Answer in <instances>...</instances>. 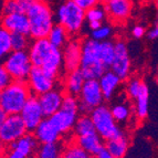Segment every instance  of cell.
Instances as JSON below:
<instances>
[{
  "mask_svg": "<svg viewBox=\"0 0 158 158\" xmlns=\"http://www.w3.org/2000/svg\"><path fill=\"white\" fill-rule=\"evenodd\" d=\"M132 34H133V37L136 38V39H140V38L145 34V29H144V27L135 26L132 30Z\"/></svg>",
  "mask_w": 158,
  "mask_h": 158,
  "instance_id": "obj_37",
  "label": "cell"
},
{
  "mask_svg": "<svg viewBox=\"0 0 158 158\" xmlns=\"http://www.w3.org/2000/svg\"><path fill=\"white\" fill-rule=\"evenodd\" d=\"M12 52V43H11V32L1 28L0 30V56L6 58L9 53Z\"/></svg>",
  "mask_w": 158,
  "mask_h": 158,
  "instance_id": "obj_30",
  "label": "cell"
},
{
  "mask_svg": "<svg viewBox=\"0 0 158 158\" xmlns=\"http://www.w3.org/2000/svg\"><path fill=\"white\" fill-rule=\"evenodd\" d=\"M62 152L63 148L59 143L43 144L38 148L35 158H62Z\"/></svg>",
  "mask_w": 158,
  "mask_h": 158,
  "instance_id": "obj_27",
  "label": "cell"
},
{
  "mask_svg": "<svg viewBox=\"0 0 158 158\" xmlns=\"http://www.w3.org/2000/svg\"><path fill=\"white\" fill-rule=\"evenodd\" d=\"M103 140L104 139L98 134V132L75 137V143L77 145L94 157L98 156V154L105 147V144L103 143Z\"/></svg>",
  "mask_w": 158,
  "mask_h": 158,
  "instance_id": "obj_19",
  "label": "cell"
},
{
  "mask_svg": "<svg viewBox=\"0 0 158 158\" xmlns=\"http://www.w3.org/2000/svg\"><path fill=\"white\" fill-rule=\"evenodd\" d=\"M30 22V38L44 39L48 38L54 27V16L47 1L37 0L27 12Z\"/></svg>",
  "mask_w": 158,
  "mask_h": 158,
  "instance_id": "obj_1",
  "label": "cell"
},
{
  "mask_svg": "<svg viewBox=\"0 0 158 158\" xmlns=\"http://www.w3.org/2000/svg\"><path fill=\"white\" fill-rule=\"evenodd\" d=\"M111 111L117 123H124L131 116V108L124 103H117V104L112 105Z\"/></svg>",
  "mask_w": 158,
  "mask_h": 158,
  "instance_id": "obj_29",
  "label": "cell"
},
{
  "mask_svg": "<svg viewBox=\"0 0 158 158\" xmlns=\"http://www.w3.org/2000/svg\"><path fill=\"white\" fill-rule=\"evenodd\" d=\"M104 9L110 18L116 22L125 21L132 11L131 0H106L104 1Z\"/></svg>",
  "mask_w": 158,
  "mask_h": 158,
  "instance_id": "obj_16",
  "label": "cell"
},
{
  "mask_svg": "<svg viewBox=\"0 0 158 158\" xmlns=\"http://www.w3.org/2000/svg\"><path fill=\"white\" fill-rule=\"evenodd\" d=\"M114 56H115V42L108 40L100 42V59L107 69L111 68Z\"/></svg>",
  "mask_w": 158,
  "mask_h": 158,
  "instance_id": "obj_26",
  "label": "cell"
},
{
  "mask_svg": "<svg viewBox=\"0 0 158 158\" xmlns=\"http://www.w3.org/2000/svg\"><path fill=\"white\" fill-rule=\"evenodd\" d=\"M148 102H149V90L146 83H144L139 95L135 100V114L139 119H144L147 117Z\"/></svg>",
  "mask_w": 158,
  "mask_h": 158,
  "instance_id": "obj_24",
  "label": "cell"
},
{
  "mask_svg": "<svg viewBox=\"0 0 158 158\" xmlns=\"http://www.w3.org/2000/svg\"><path fill=\"white\" fill-rule=\"evenodd\" d=\"M77 5L81 7L83 10L87 11L89 9H92L96 6L100 5V2L102 0H74Z\"/></svg>",
  "mask_w": 158,
  "mask_h": 158,
  "instance_id": "obj_36",
  "label": "cell"
},
{
  "mask_svg": "<svg viewBox=\"0 0 158 158\" xmlns=\"http://www.w3.org/2000/svg\"><path fill=\"white\" fill-rule=\"evenodd\" d=\"M31 95L27 81L13 80L11 84L0 91V108L8 115L20 114Z\"/></svg>",
  "mask_w": 158,
  "mask_h": 158,
  "instance_id": "obj_2",
  "label": "cell"
},
{
  "mask_svg": "<svg viewBox=\"0 0 158 158\" xmlns=\"http://www.w3.org/2000/svg\"><path fill=\"white\" fill-rule=\"evenodd\" d=\"M156 7H157V9H158V0H156Z\"/></svg>",
  "mask_w": 158,
  "mask_h": 158,
  "instance_id": "obj_42",
  "label": "cell"
},
{
  "mask_svg": "<svg viewBox=\"0 0 158 158\" xmlns=\"http://www.w3.org/2000/svg\"><path fill=\"white\" fill-rule=\"evenodd\" d=\"M62 53H63V70L66 73L80 69L82 62V42L80 40H70L62 49Z\"/></svg>",
  "mask_w": 158,
  "mask_h": 158,
  "instance_id": "obj_12",
  "label": "cell"
},
{
  "mask_svg": "<svg viewBox=\"0 0 158 158\" xmlns=\"http://www.w3.org/2000/svg\"><path fill=\"white\" fill-rule=\"evenodd\" d=\"M98 82H100V85H101V89H102L103 95H104V98H105V100H111V98H113L116 89L121 84L122 79L119 77H117L113 71L107 70V71L102 75V77L98 80Z\"/></svg>",
  "mask_w": 158,
  "mask_h": 158,
  "instance_id": "obj_21",
  "label": "cell"
},
{
  "mask_svg": "<svg viewBox=\"0 0 158 158\" xmlns=\"http://www.w3.org/2000/svg\"><path fill=\"white\" fill-rule=\"evenodd\" d=\"M62 158H96V157L90 155L83 148L80 147L77 143H75V140H73V142L70 143L69 145H66L63 148Z\"/></svg>",
  "mask_w": 158,
  "mask_h": 158,
  "instance_id": "obj_28",
  "label": "cell"
},
{
  "mask_svg": "<svg viewBox=\"0 0 158 158\" xmlns=\"http://www.w3.org/2000/svg\"><path fill=\"white\" fill-rule=\"evenodd\" d=\"M86 79L84 77L82 71L80 69L75 71L66 73L65 79L63 82V90L66 94H71L74 96H79L82 89L84 86Z\"/></svg>",
  "mask_w": 158,
  "mask_h": 158,
  "instance_id": "obj_20",
  "label": "cell"
},
{
  "mask_svg": "<svg viewBox=\"0 0 158 158\" xmlns=\"http://www.w3.org/2000/svg\"><path fill=\"white\" fill-rule=\"evenodd\" d=\"M79 114L80 113L77 112L66 111V110L61 108L60 111L48 118L51 124L61 133V135H64L68 134L71 129L74 128L77 118H79Z\"/></svg>",
  "mask_w": 158,
  "mask_h": 158,
  "instance_id": "obj_17",
  "label": "cell"
},
{
  "mask_svg": "<svg viewBox=\"0 0 158 158\" xmlns=\"http://www.w3.org/2000/svg\"><path fill=\"white\" fill-rule=\"evenodd\" d=\"M73 1H74V0H73Z\"/></svg>",
  "mask_w": 158,
  "mask_h": 158,
  "instance_id": "obj_46",
  "label": "cell"
},
{
  "mask_svg": "<svg viewBox=\"0 0 158 158\" xmlns=\"http://www.w3.org/2000/svg\"><path fill=\"white\" fill-rule=\"evenodd\" d=\"M105 16H106L105 9H104V7H101L100 5L92 9H89L86 11V20L89 22H92V21L103 22V20L105 19Z\"/></svg>",
  "mask_w": 158,
  "mask_h": 158,
  "instance_id": "obj_33",
  "label": "cell"
},
{
  "mask_svg": "<svg viewBox=\"0 0 158 158\" xmlns=\"http://www.w3.org/2000/svg\"><path fill=\"white\" fill-rule=\"evenodd\" d=\"M90 116L92 117L98 134L105 142L124 135V132L117 125V122L114 118L111 108L105 104H102L98 107L94 108L91 112Z\"/></svg>",
  "mask_w": 158,
  "mask_h": 158,
  "instance_id": "obj_5",
  "label": "cell"
},
{
  "mask_svg": "<svg viewBox=\"0 0 158 158\" xmlns=\"http://www.w3.org/2000/svg\"><path fill=\"white\" fill-rule=\"evenodd\" d=\"M27 133L29 132L20 114L8 115L2 123H0V140L2 146L16 142Z\"/></svg>",
  "mask_w": 158,
  "mask_h": 158,
  "instance_id": "obj_8",
  "label": "cell"
},
{
  "mask_svg": "<svg viewBox=\"0 0 158 158\" xmlns=\"http://www.w3.org/2000/svg\"><path fill=\"white\" fill-rule=\"evenodd\" d=\"M7 116H8V114L6 113L3 110H1V108H0V123H2V122L7 118Z\"/></svg>",
  "mask_w": 158,
  "mask_h": 158,
  "instance_id": "obj_41",
  "label": "cell"
},
{
  "mask_svg": "<svg viewBox=\"0 0 158 158\" xmlns=\"http://www.w3.org/2000/svg\"><path fill=\"white\" fill-rule=\"evenodd\" d=\"M128 138L126 135L119 136L114 139H110L105 142V148L114 156L115 158H124L128 150Z\"/></svg>",
  "mask_w": 158,
  "mask_h": 158,
  "instance_id": "obj_22",
  "label": "cell"
},
{
  "mask_svg": "<svg viewBox=\"0 0 158 158\" xmlns=\"http://www.w3.org/2000/svg\"><path fill=\"white\" fill-rule=\"evenodd\" d=\"M102 22L101 21H92V22H89V27H90V29L92 30V31H94V30L98 29L100 27H102Z\"/></svg>",
  "mask_w": 158,
  "mask_h": 158,
  "instance_id": "obj_40",
  "label": "cell"
},
{
  "mask_svg": "<svg viewBox=\"0 0 158 158\" xmlns=\"http://www.w3.org/2000/svg\"><path fill=\"white\" fill-rule=\"evenodd\" d=\"M13 81V79L11 77V75L8 73V71L6 70L3 66L0 68V89L2 90L5 87H7L9 84H11V82Z\"/></svg>",
  "mask_w": 158,
  "mask_h": 158,
  "instance_id": "obj_35",
  "label": "cell"
},
{
  "mask_svg": "<svg viewBox=\"0 0 158 158\" xmlns=\"http://www.w3.org/2000/svg\"><path fill=\"white\" fill-rule=\"evenodd\" d=\"M143 84H144V82L140 79H138V77H132V79H129L126 84V87H125L127 96H128L129 98L136 100V98L139 95L140 91H142Z\"/></svg>",
  "mask_w": 158,
  "mask_h": 158,
  "instance_id": "obj_32",
  "label": "cell"
},
{
  "mask_svg": "<svg viewBox=\"0 0 158 158\" xmlns=\"http://www.w3.org/2000/svg\"><path fill=\"white\" fill-rule=\"evenodd\" d=\"M20 115H21L24 124H26L28 132L33 133L35 131V128L40 125V123L45 118V115L43 113L39 98L37 95L32 94L30 96V98L24 105Z\"/></svg>",
  "mask_w": 158,
  "mask_h": 158,
  "instance_id": "obj_10",
  "label": "cell"
},
{
  "mask_svg": "<svg viewBox=\"0 0 158 158\" xmlns=\"http://www.w3.org/2000/svg\"><path fill=\"white\" fill-rule=\"evenodd\" d=\"M70 33L65 30L63 26L60 23L54 24L51 32L48 35V39L51 42V44L54 45L58 49H63L66 45V43L70 41Z\"/></svg>",
  "mask_w": 158,
  "mask_h": 158,
  "instance_id": "obj_23",
  "label": "cell"
},
{
  "mask_svg": "<svg viewBox=\"0 0 158 158\" xmlns=\"http://www.w3.org/2000/svg\"><path fill=\"white\" fill-rule=\"evenodd\" d=\"M110 70L121 77L122 81L128 79L131 74V59L128 49L126 43L122 40L115 42V56Z\"/></svg>",
  "mask_w": 158,
  "mask_h": 158,
  "instance_id": "obj_11",
  "label": "cell"
},
{
  "mask_svg": "<svg viewBox=\"0 0 158 158\" xmlns=\"http://www.w3.org/2000/svg\"><path fill=\"white\" fill-rule=\"evenodd\" d=\"M148 38H149V39H152V40L158 39V24L154 27L153 29L148 32Z\"/></svg>",
  "mask_w": 158,
  "mask_h": 158,
  "instance_id": "obj_39",
  "label": "cell"
},
{
  "mask_svg": "<svg viewBox=\"0 0 158 158\" xmlns=\"http://www.w3.org/2000/svg\"><path fill=\"white\" fill-rule=\"evenodd\" d=\"M74 135L77 136H83V135L91 134L96 132L94 126V123L92 121V117L90 115L81 114L77 121V124L74 126Z\"/></svg>",
  "mask_w": 158,
  "mask_h": 158,
  "instance_id": "obj_25",
  "label": "cell"
},
{
  "mask_svg": "<svg viewBox=\"0 0 158 158\" xmlns=\"http://www.w3.org/2000/svg\"><path fill=\"white\" fill-rule=\"evenodd\" d=\"M1 28H5L11 33H22L30 35V22L27 13H9L3 15Z\"/></svg>",
  "mask_w": 158,
  "mask_h": 158,
  "instance_id": "obj_15",
  "label": "cell"
},
{
  "mask_svg": "<svg viewBox=\"0 0 158 158\" xmlns=\"http://www.w3.org/2000/svg\"><path fill=\"white\" fill-rule=\"evenodd\" d=\"M58 80L49 75L42 68L33 66L29 74V77L27 80V83L29 85L32 94L40 96L49 91L56 87Z\"/></svg>",
  "mask_w": 158,
  "mask_h": 158,
  "instance_id": "obj_9",
  "label": "cell"
},
{
  "mask_svg": "<svg viewBox=\"0 0 158 158\" xmlns=\"http://www.w3.org/2000/svg\"><path fill=\"white\" fill-rule=\"evenodd\" d=\"M30 35L22 33H11V43H12V51H27L29 49Z\"/></svg>",
  "mask_w": 158,
  "mask_h": 158,
  "instance_id": "obj_31",
  "label": "cell"
},
{
  "mask_svg": "<svg viewBox=\"0 0 158 158\" xmlns=\"http://www.w3.org/2000/svg\"><path fill=\"white\" fill-rule=\"evenodd\" d=\"M80 103V113L90 115L94 108L103 104L104 95L98 80H86L81 93L77 96Z\"/></svg>",
  "mask_w": 158,
  "mask_h": 158,
  "instance_id": "obj_7",
  "label": "cell"
},
{
  "mask_svg": "<svg viewBox=\"0 0 158 158\" xmlns=\"http://www.w3.org/2000/svg\"><path fill=\"white\" fill-rule=\"evenodd\" d=\"M43 1H47V2H48V1H50V0H43Z\"/></svg>",
  "mask_w": 158,
  "mask_h": 158,
  "instance_id": "obj_43",
  "label": "cell"
},
{
  "mask_svg": "<svg viewBox=\"0 0 158 158\" xmlns=\"http://www.w3.org/2000/svg\"><path fill=\"white\" fill-rule=\"evenodd\" d=\"M54 48L56 47L51 44L48 38L32 40L31 44L28 49V52H29L33 66L42 68V65L45 63V61L49 59L52 51L54 50Z\"/></svg>",
  "mask_w": 158,
  "mask_h": 158,
  "instance_id": "obj_13",
  "label": "cell"
},
{
  "mask_svg": "<svg viewBox=\"0 0 158 158\" xmlns=\"http://www.w3.org/2000/svg\"><path fill=\"white\" fill-rule=\"evenodd\" d=\"M111 34H112V28L110 26L104 24V26L100 27L98 29L92 31L91 37H92V39L96 40L98 42H102V41H106L108 38L111 37Z\"/></svg>",
  "mask_w": 158,
  "mask_h": 158,
  "instance_id": "obj_34",
  "label": "cell"
},
{
  "mask_svg": "<svg viewBox=\"0 0 158 158\" xmlns=\"http://www.w3.org/2000/svg\"><path fill=\"white\" fill-rule=\"evenodd\" d=\"M58 23L63 26L70 35H75L81 31L86 20V11L73 0H65L56 10Z\"/></svg>",
  "mask_w": 158,
  "mask_h": 158,
  "instance_id": "obj_4",
  "label": "cell"
},
{
  "mask_svg": "<svg viewBox=\"0 0 158 158\" xmlns=\"http://www.w3.org/2000/svg\"><path fill=\"white\" fill-rule=\"evenodd\" d=\"M102 1H106V0H102Z\"/></svg>",
  "mask_w": 158,
  "mask_h": 158,
  "instance_id": "obj_44",
  "label": "cell"
},
{
  "mask_svg": "<svg viewBox=\"0 0 158 158\" xmlns=\"http://www.w3.org/2000/svg\"><path fill=\"white\" fill-rule=\"evenodd\" d=\"M2 66L15 81H27L33 64L28 51H12L5 58Z\"/></svg>",
  "mask_w": 158,
  "mask_h": 158,
  "instance_id": "obj_6",
  "label": "cell"
},
{
  "mask_svg": "<svg viewBox=\"0 0 158 158\" xmlns=\"http://www.w3.org/2000/svg\"><path fill=\"white\" fill-rule=\"evenodd\" d=\"M80 70L86 80H100L108 70L100 59V42L92 38L82 42V62Z\"/></svg>",
  "mask_w": 158,
  "mask_h": 158,
  "instance_id": "obj_3",
  "label": "cell"
},
{
  "mask_svg": "<svg viewBox=\"0 0 158 158\" xmlns=\"http://www.w3.org/2000/svg\"><path fill=\"white\" fill-rule=\"evenodd\" d=\"M33 135L35 136L40 145L59 143V139L61 138V133L51 124L48 117H45L40 123V125L33 132Z\"/></svg>",
  "mask_w": 158,
  "mask_h": 158,
  "instance_id": "obj_18",
  "label": "cell"
},
{
  "mask_svg": "<svg viewBox=\"0 0 158 158\" xmlns=\"http://www.w3.org/2000/svg\"><path fill=\"white\" fill-rule=\"evenodd\" d=\"M95 157H96V158H115L111 153H110V152H108L107 149H106L105 147L103 148L100 153L98 154V156H95Z\"/></svg>",
  "mask_w": 158,
  "mask_h": 158,
  "instance_id": "obj_38",
  "label": "cell"
},
{
  "mask_svg": "<svg viewBox=\"0 0 158 158\" xmlns=\"http://www.w3.org/2000/svg\"><path fill=\"white\" fill-rule=\"evenodd\" d=\"M30 158H32V157H30Z\"/></svg>",
  "mask_w": 158,
  "mask_h": 158,
  "instance_id": "obj_45",
  "label": "cell"
},
{
  "mask_svg": "<svg viewBox=\"0 0 158 158\" xmlns=\"http://www.w3.org/2000/svg\"><path fill=\"white\" fill-rule=\"evenodd\" d=\"M64 95H65L64 90H61V89L59 90L56 87V89L38 96L45 117H50L62 108Z\"/></svg>",
  "mask_w": 158,
  "mask_h": 158,
  "instance_id": "obj_14",
  "label": "cell"
}]
</instances>
